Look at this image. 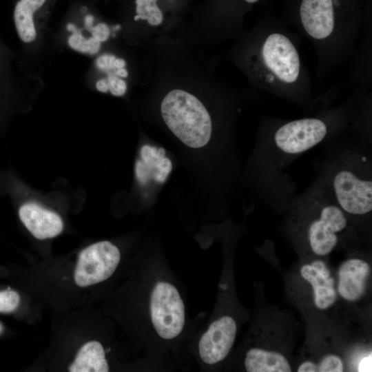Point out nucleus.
<instances>
[{
  "mask_svg": "<svg viewBox=\"0 0 372 372\" xmlns=\"http://www.w3.org/2000/svg\"><path fill=\"white\" fill-rule=\"evenodd\" d=\"M371 353L369 355L364 357L361 359L358 364V371L360 372H369L371 371L372 368V356Z\"/></svg>",
  "mask_w": 372,
  "mask_h": 372,
  "instance_id": "obj_24",
  "label": "nucleus"
},
{
  "mask_svg": "<svg viewBox=\"0 0 372 372\" xmlns=\"http://www.w3.org/2000/svg\"><path fill=\"white\" fill-rule=\"evenodd\" d=\"M245 1L248 3H255L259 0H245Z\"/></svg>",
  "mask_w": 372,
  "mask_h": 372,
  "instance_id": "obj_29",
  "label": "nucleus"
},
{
  "mask_svg": "<svg viewBox=\"0 0 372 372\" xmlns=\"http://www.w3.org/2000/svg\"><path fill=\"white\" fill-rule=\"evenodd\" d=\"M261 66L271 79L282 84L295 83L300 75L298 52L285 35L273 32L268 35L259 51Z\"/></svg>",
  "mask_w": 372,
  "mask_h": 372,
  "instance_id": "obj_3",
  "label": "nucleus"
},
{
  "mask_svg": "<svg viewBox=\"0 0 372 372\" xmlns=\"http://www.w3.org/2000/svg\"><path fill=\"white\" fill-rule=\"evenodd\" d=\"M91 33L94 38L99 41H105L110 35V30L105 23H99L91 28Z\"/></svg>",
  "mask_w": 372,
  "mask_h": 372,
  "instance_id": "obj_22",
  "label": "nucleus"
},
{
  "mask_svg": "<svg viewBox=\"0 0 372 372\" xmlns=\"http://www.w3.org/2000/svg\"><path fill=\"white\" fill-rule=\"evenodd\" d=\"M116 57L110 54H103L96 60V65L99 69L107 71L114 68V61Z\"/></svg>",
  "mask_w": 372,
  "mask_h": 372,
  "instance_id": "obj_23",
  "label": "nucleus"
},
{
  "mask_svg": "<svg viewBox=\"0 0 372 372\" xmlns=\"http://www.w3.org/2000/svg\"><path fill=\"white\" fill-rule=\"evenodd\" d=\"M46 0H19L14 10V21L19 39L25 43L34 41L37 32L34 14Z\"/></svg>",
  "mask_w": 372,
  "mask_h": 372,
  "instance_id": "obj_15",
  "label": "nucleus"
},
{
  "mask_svg": "<svg viewBox=\"0 0 372 372\" xmlns=\"http://www.w3.org/2000/svg\"><path fill=\"white\" fill-rule=\"evenodd\" d=\"M302 276L312 286L314 294V302L320 309H326L331 306L336 300L334 280L325 264L320 260L311 265L302 267Z\"/></svg>",
  "mask_w": 372,
  "mask_h": 372,
  "instance_id": "obj_12",
  "label": "nucleus"
},
{
  "mask_svg": "<svg viewBox=\"0 0 372 372\" xmlns=\"http://www.w3.org/2000/svg\"><path fill=\"white\" fill-rule=\"evenodd\" d=\"M300 14L304 30L316 40L327 39L334 30L333 0H302Z\"/></svg>",
  "mask_w": 372,
  "mask_h": 372,
  "instance_id": "obj_10",
  "label": "nucleus"
},
{
  "mask_svg": "<svg viewBox=\"0 0 372 372\" xmlns=\"http://www.w3.org/2000/svg\"><path fill=\"white\" fill-rule=\"evenodd\" d=\"M347 225L344 211L335 205L324 206L319 218L309 226L308 236L312 251L317 255L330 253L338 242L337 233Z\"/></svg>",
  "mask_w": 372,
  "mask_h": 372,
  "instance_id": "obj_7",
  "label": "nucleus"
},
{
  "mask_svg": "<svg viewBox=\"0 0 372 372\" xmlns=\"http://www.w3.org/2000/svg\"><path fill=\"white\" fill-rule=\"evenodd\" d=\"M339 207L344 211L362 215L372 209V183L358 177L349 170L338 172L333 182Z\"/></svg>",
  "mask_w": 372,
  "mask_h": 372,
  "instance_id": "obj_6",
  "label": "nucleus"
},
{
  "mask_svg": "<svg viewBox=\"0 0 372 372\" xmlns=\"http://www.w3.org/2000/svg\"><path fill=\"white\" fill-rule=\"evenodd\" d=\"M249 372H290V364L281 353L262 349H251L245 360Z\"/></svg>",
  "mask_w": 372,
  "mask_h": 372,
  "instance_id": "obj_16",
  "label": "nucleus"
},
{
  "mask_svg": "<svg viewBox=\"0 0 372 372\" xmlns=\"http://www.w3.org/2000/svg\"><path fill=\"white\" fill-rule=\"evenodd\" d=\"M161 112L168 128L186 145L198 148L209 141L210 114L192 93L181 88L170 90L162 100Z\"/></svg>",
  "mask_w": 372,
  "mask_h": 372,
  "instance_id": "obj_1",
  "label": "nucleus"
},
{
  "mask_svg": "<svg viewBox=\"0 0 372 372\" xmlns=\"http://www.w3.org/2000/svg\"><path fill=\"white\" fill-rule=\"evenodd\" d=\"M143 161H138L136 164V174L142 183H146L147 179L154 170L155 180L158 182L165 181L172 169L171 161L165 158V151L161 148L144 145L141 153Z\"/></svg>",
  "mask_w": 372,
  "mask_h": 372,
  "instance_id": "obj_13",
  "label": "nucleus"
},
{
  "mask_svg": "<svg viewBox=\"0 0 372 372\" xmlns=\"http://www.w3.org/2000/svg\"><path fill=\"white\" fill-rule=\"evenodd\" d=\"M3 329V325L1 323H0V334L2 333Z\"/></svg>",
  "mask_w": 372,
  "mask_h": 372,
  "instance_id": "obj_30",
  "label": "nucleus"
},
{
  "mask_svg": "<svg viewBox=\"0 0 372 372\" xmlns=\"http://www.w3.org/2000/svg\"><path fill=\"white\" fill-rule=\"evenodd\" d=\"M107 84L108 91L113 95L121 96L127 90L126 82L114 75H110L105 78Z\"/></svg>",
  "mask_w": 372,
  "mask_h": 372,
  "instance_id": "obj_21",
  "label": "nucleus"
},
{
  "mask_svg": "<svg viewBox=\"0 0 372 372\" xmlns=\"http://www.w3.org/2000/svg\"><path fill=\"white\" fill-rule=\"evenodd\" d=\"M72 34L68 38V44L73 50L85 54H95L101 48V42L93 37L86 38L72 24L68 25Z\"/></svg>",
  "mask_w": 372,
  "mask_h": 372,
  "instance_id": "obj_17",
  "label": "nucleus"
},
{
  "mask_svg": "<svg viewBox=\"0 0 372 372\" xmlns=\"http://www.w3.org/2000/svg\"><path fill=\"white\" fill-rule=\"evenodd\" d=\"M120 260L118 248L110 241L87 246L78 256L74 272L76 285L86 287L106 280L114 273Z\"/></svg>",
  "mask_w": 372,
  "mask_h": 372,
  "instance_id": "obj_4",
  "label": "nucleus"
},
{
  "mask_svg": "<svg viewBox=\"0 0 372 372\" xmlns=\"http://www.w3.org/2000/svg\"><path fill=\"white\" fill-rule=\"evenodd\" d=\"M149 311L157 334L165 340L177 337L185 322L184 302L177 289L167 282H157L151 293Z\"/></svg>",
  "mask_w": 372,
  "mask_h": 372,
  "instance_id": "obj_2",
  "label": "nucleus"
},
{
  "mask_svg": "<svg viewBox=\"0 0 372 372\" xmlns=\"http://www.w3.org/2000/svg\"><path fill=\"white\" fill-rule=\"evenodd\" d=\"M17 212L22 224L38 240L54 238L64 229V223L58 213L36 201L21 203Z\"/></svg>",
  "mask_w": 372,
  "mask_h": 372,
  "instance_id": "obj_9",
  "label": "nucleus"
},
{
  "mask_svg": "<svg viewBox=\"0 0 372 372\" xmlns=\"http://www.w3.org/2000/svg\"><path fill=\"white\" fill-rule=\"evenodd\" d=\"M136 19H141L149 25L158 26L163 21V14L158 6V0H135Z\"/></svg>",
  "mask_w": 372,
  "mask_h": 372,
  "instance_id": "obj_18",
  "label": "nucleus"
},
{
  "mask_svg": "<svg viewBox=\"0 0 372 372\" xmlns=\"http://www.w3.org/2000/svg\"><path fill=\"white\" fill-rule=\"evenodd\" d=\"M20 303V296L13 290L6 289L0 291V313L14 311Z\"/></svg>",
  "mask_w": 372,
  "mask_h": 372,
  "instance_id": "obj_19",
  "label": "nucleus"
},
{
  "mask_svg": "<svg viewBox=\"0 0 372 372\" xmlns=\"http://www.w3.org/2000/svg\"><path fill=\"white\" fill-rule=\"evenodd\" d=\"M115 73H116V75L123 77V78H125L128 76V72L125 69V68L116 70Z\"/></svg>",
  "mask_w": 372,
  "mask_h": 372,
  "instance_id": "obj_28",
  "label": "nucleus"
},
{
  "mask_svg": "<svg viewBox=\"0 0 372 372\" xmlns=\"http://www.w3.org/2000/svg\"><path fill=\"white\" fill-rule=\"evenodd\" d=\"M109 369L104 348L96 340L85 343L68 369L70 372H106Z\"/></svg>",
  "mask_w": 372,
  "mask_h": 372,
  "instance_id": "obj_14",
  "label": "nucleus"
},
{
  "mask_svg": "<svg viewBox=\"0 0 372 372\" xmlns=\"http://www.w3.org/2000/svg\"><path fill=\"white\" fill-rule=\"evenodd\" d=\"M370 274L369 264L361 259H349L342 264L338 271V291L347 300H356L365 291Z\"/></svg>",
  "mask_w": 372,
  "mask_h": 372,
  "instance_id": "obj_11",
  "label": "nucleus"
},
{
  "mask_svg": "<svg viewBox=\"0 0 372 372\" xmlns=\"http://www.w3.org/2000/svg\"><path fill=\"white\" fill-rule=\"evenodd\" d=\"M298 372H316L318 371V365L314 362L307 361L302 363L298 369Z\"/></svg>",
  "mask_w": 372,
  "mask_h": 372,
  "instance_id": "obj_25",
  "label": "nucleus"
},
{
  "mask_svg": "<svg viewBox=\"0 0 372 372\" xmlns=\"http://www.w3.org/2000/svg\"><path fill=\"white\" fill-rule=\"evenodd\" d=\"M320 372H341L343 371V363L341 358L335 355H328L324 357L318 366Z\"/></svg>",
  "mask_w": 372,
  "mask_h": 372,
  "instance_id": "obj_20",
  "label": "nucleus"
},
{
  "mask_svg": "<svg viewBox=\"0 0 372 372\" xmlns=\"http://www.w3.org/2000/svg\"><path fill=\"white\" fill-rule=\"evenodd\" d=\"M126 65V62L121 58H116L114 61V68L117 70L120 68H124Z\"/></svg>",
  "mask_w": 372,
  "mask_h": 372,
  "instance_id": "obj_27",
  "label": "nucleus"
},
{
  "mask_svg": "<svg viewBox=\"0 0 372 372\" xmlns=\"http://www.w3.org/2000/svg\"><path fill=\"white\" fill-rule=\"evenodd\" d=\"M327 132L320 119L307 118L290 121L276 131L274 140L282 152L298 154L305 152L321 142Z\"/></svg>",
  "mask_w": 372,
  "mask_h": 372,
  "instance_id": "obj_5",
  "label": "nucleus"
},
{
  "mask_svg": "<svg viewBox=\"0 0 372 372\" xmlns=\"http://www.w3.org/2000/svg\"><path fill=\"white\" fill-rule=\"evenodd\" d=\"M96 89L101 92H108L107 84L105 78L99 80L96 83Z\"/></svg>",
  "mask_w": 372,
  "mask_h": 372,
  "instance_id": "obj_26",
  "label": "nucleus"
},
{
  "mask_svg": "<svg viewBox=\"0 0 372 372\" xmlns=\"http://www.w3.org/2000/svg\"><path fill=\"white\" fill-rule=\"evenodd\" d=\"M236 324L230 316H223L214 321L201 336L198 353L206 364H216L229 353L236 334Z\"/></svg>",
  "mask_w": 372,
  "mask_h": 372,
  "instance_id": "obj_8",
  "label": "nucleus"
},
{
  "mask_svg": "<svg viewBox=\"0 0 372 372\" xmlns=\"http://www.w3.org/2000/svg\"><path fill=\"white\" fill-rule=\"evenodd\" d=\"M3 183V179L1 180V178H0V187H1V183Z\"/></svg>",
  "mask_w": 372,
  "mask_h": 372,
  "instance_id": "obj_31",
  "label": "nucleus"
}]
</instances>
